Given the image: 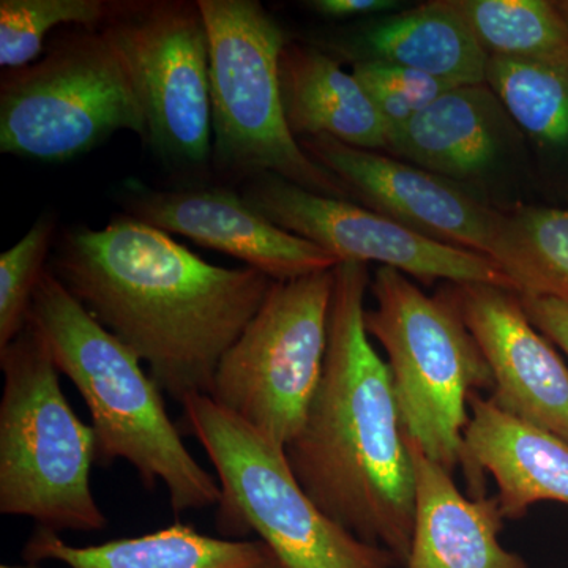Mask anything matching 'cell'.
<instances>
[{"mask_svg": "<svg viewBox=\"0 0 568 568\" xmlns=\"http://www.w3.org/2000/svg\"><path fill=\"white\" fill-rule=\"evenodd\" d=\"M48 268L181 405L211 396L220 361L274 283L246 265L205 263L126 213L63 233Z\"/></svg>", "mask_w": 568, "mask_h": 568, "instance_id": "6da1fadb", "label": "cell"}, {"mask_svg": "<svg viewBox=\"0 0 568 568\" xmlns=\"http://www.w3.org/2000/svg\"><path fill=\"white\" fill-rule=\"evenodd\" d=\"M368 287V265L334 268L323 377L284 457L328 518L405 567L416 519V465L390 369L365 328Z\"/></svg>", "mask_w": 568, "mask_h": 568, "instance_id": "7a4b0ae2", "label": "cell"}, {"mask_svg": "<svg viewBox=\"0 0 568 568\" xmlns=\"http://www.w3.org/2000/svg\"><path fill=\"white\" fill-rule=\"evenodd\" d=\"M29 323L47 339L59 372L89 407L97 465L123 459L145 488L163 484L175 515L219 506L222 487L183 444L162 388L50 268L33 295Z\"/></svg>", "mask_w": 568, "mask_h": 568, "instance_id": "3957f363", "label": "cell"}, {"mask_svg": "<svg viewBox=\"0 0 568 568\" xmlns=\"http://www.w3.org/2000/svg\"><path fill=\"white\" fill-rule=\"evenodd\" d=\"M0 514L39 528L95 532L108 518L91 487L95 433L67 402L47 339L31 323L0 349Z\"/></svg>", "mask_w": 568, "mask_h": 568, "instance_id": "277c9868", "label": "cell"}, {"mask_svg": "<svg viewBox=\"0 0 568 568\" xmlns=\"http://www.w3.org/2000/svg\"><path fill=\"white\" fill-rule=\"evenodd\" d=\"M182 413L179 429L200 440L219 476L220 534L256 532L282 568L399 567L386 548L362 541L328 518L295 480L283 448L211 396H190Z\"/></svg>", "mask_w": 568, "mask_h": 568, "instance_id": "5b68a950", "label": "cell"}, {"mask_svg": "<svg viewBox=\"0 0 568 568\" xmlns=\"http://www.w3.org/2000/svg\"><path fill=\"white\" fill-rule=\"evenodd\" d=\"M365 310L369 338L387 353L406 437L454 474L465 454L469 396L495 387L487 358L446 294L426 295L409 276L379 267Z\"/></svg>", "mask_w": 568, "mask_h": 568, "instance_id": "8992f818", "label": "cell"}, {"mask_svg": "<svg viewBox=\"0 0 568 568\" xmlns=\"http://www.w3.org/2000/svg\"><path fill=\"white\" fill-rule=\"evenodd\" d=\"M211 41L213 156L234 178H278L347 200L343 183L306 155L284 118L283 29L257 0H197Z\"/></svg>", "mask_w": 568, "mask_h": 568, "instance_id": "52a82bcc", "label": "cell"}, {"mask_svg": "<svg viewBox=\"0 0 568 568\" xmlns=\"http://www.w3.org/2000/svg\"><path fill=\"white\" fill-rule=\"evenodd\" d=\"M122 130L148 136L132 74L102 28L63 33L39 61L3 71L2 153L69 162Z\"/></svg>", "mask_w": 568, "mask_h": 568, "instance_id": "ba28073f", "label": "cell"}, {"mask_svg": "<svg viewBox=\"0 0 568 568\" xmlns=\"http://www.w3.org/2000/svg\"><path fill=\"white\" fill-rule=\"evenodd\" d=\"M334 268L272 283L220 361L211 398L276 447L301 433L323 377Z\"/></svg>", "mask_w": 568, "mask_h": 568, "instance_id": "9c48e42d", "label": "cell"}, {"mask_svg": "<svg viewBox=\"0 0 568 568\" xmlns=\"http://www.w3.org/2000/svg\"><path fill=\"white\" fill-rule=\"evenodd\" d=\"M129 67L162 162L200 170L213 156L211 41L200 3L114 2L102 26Z\"/></svg>", "mask_w": 568, "mask_h": 568, "instance_id": "30bf717a", "label": "cell"}, {"mask_svg": "<svg viewBox=\"0 0 568 568\" xmlns=\"http://www.w3.org/2000/svg\"><path fill=\"white\" fill-rule=\"evenodd\" d=\"M244 183L246 203L338 263H377L424 284L484 283L517 293L514 282L487 257L426 237L364 205L308 192L275 174L254 175Z\"/></svg>", "mask_w": 568, "mask_h": 568, "instance_id": "8fae6325", "label": "cell"}, {"mask_svg": "<svg viewBox=\"0 0 568 568\" xmlns=\"http://www.w3.org/2000/svg\"><path fill=\"white\" fill-rule=\"evenodd\" d=\"M298 144L355 200L426 237L487 257L519 293L523 257L510 213L495 211L458 183L392 155L353 148L331 136L302 138Z\"/></svg>", "mask_w": 568, "mask_h": 568, "instance_id": "7c38bea8", "label": "cell"}, {"mask_svg": "<svg viewBox=\"0 0 568 568\" xmlns=\"http://www.w3.org/2000/svg\"><path fill=\"white\" fill-rule=\"evenodd\" d=\"M122 196L126 215L230 254L274 282L332 271L339 264L321 246L276 226L226 186L155 190L130 182Z\"/></svg>", "mask_w": 568, "mask_h": 568, "instance_id": "4fadbf2b", "label": "cell"}, {"mask_svg": "<svg viewBox=\"0 0 568 568\" xmlns=\"http://www.w3.org/2000/svg\"><path fill=\"white\" fill-rule=\"evenodd\" d=\"M443 293L487 358L495 381L491 402L568 443V366L530 323L521 297L484 283L450 284Z\"/></svg>", "mask_w": 568, "mask_h": 568, "instance_id": "5bb4252c", "label": "cell"}, {"mask_svg": "<svg viewBox=\"0 0 568 568\" xmlns=\"http://www.w3.org/2000/svg\"><path fill=\"white\" fill-rule=\"evenodd\" d=\"M469 413L462 463L469 497H487L488 473L506 519L526 517L538 503L568 506L566 439L510 416L478 392L469 396Z\"/></svg>", "mask_w": 568, "mask_h": 568, "instance_id": "9a60e30c", "label": "cell"}, {"mask_svg": "<svg viewBox=\"0 0 568 568\" xmlns=\"http://www.w3.org/2000/svg\"><path fill=\"white\" fill-rule=\"evenodd\" d=\"M518 126L487 84L448 89L387 133L386 151L452 182H477L514 151Z\"/></svg>", "mask_w": 568, "mask_h": 568, "instance_id": "2e32d148", "label": "cell"}, {"mask_svg": "<svg viewBox=\"0 0 568 568\" xmlns=\"http://www.w3.org/2000/svg\"><path fill=\"white\" fill-rule=\"evenodd\" d=\"M409 447L416 465V519L403 568H529L499 544L506 518L497 497L463 495L454 474Z\"/></svg>", "mask_w": 568, "mask_h": 568, "instance_id": "e0dca14e", "label": "cell"}, {"mask_svg": "<svg viewBox=\"0 0 568 568\" xmlns=\"http://www.w3.org/2000/svg\"><path fill=\"white\" fill-rule=\"evenodd\" d=\"M278 71L284 118L295 140L331 136L365 151H386V123L364 85L335 58L287 41Z\"/></svg>", "mask_w": 568, "mask_h": 568, "instance_id": "ac0fdd59", "label": "cell"}, {"mask_svg": "<svg viewBox=\"0 0 568 568\" xmlns=\"http://www.w3.org/2000/svg\"><path fill=\"white\" fill-rule=\"evenodd\" d=\"M22 556L31 564L58 560L69 568H282L263 540L209 537L179 523L95 547H73L54 530L37 528Z\"/></svg>", "mask_w": 568, "mask_h": 568, "instance_id": "d6986e66", "label": "cell"}, {"mask_svg": "<svg viewBox=\"0 0 568 568\" xmlns=\"http://www.w3.org/2000/svg\"><path fill=\"white\" fill-rule=\"evenodd\" d=\"M364 43L366 59L420 71L452 88L484 84L487 78V52L443 0L379 22Z\"/></svg>", "mask_w": 568, "mask_h": 568, "instance_id": "ffe728a7", "label": "cell"}, {"mask_svg": "<svg viewBox=\"0 0 568 568\" xmlns=\"http://www.w3.org/2000/svg\"><path fill=\"white\" fill-rule=\"evenodd\" d=\"M485 84L530 140L568 149V44L525 58H489Z\"/></svg>", "mask_w": 568, "mask_h": 568, "instance_id": "44dd1931", "label": "cell"}, {"mask_svg": "<svg viewBox=\"0 0 568 568\" xmlns=\"http://www.w3.org/2000/svg\"><path fill=\"white\" fill-rule=\"evenodd\" d=\"M488 58H525L568 44L555 0H443Z\"/></svg>", "mask_w": 568, "mask_h": 568, "instance_id": "7402d4cb", "label": "cell"}, {"mask_svg": "<svg viewBox=\"0 0 568 568\" xmlns=\"http://www.w3.org/2000/svg\"><path fill=\"white\" fill-rule=\"evenodd\" d=\"M112 6L106 0H2L0 65L13 70L39 61L48 33L61 26L102 28Z\"/></svg>", "mask_w": 568, "mask_h": 568, "instance_id": "603a6c76", "label": "cell"}, {"mask_svg": "<svg viewBox=\"0 0 568 568\" xmlns=\"http://www.w3.org/2000/svg\"><path fill=\"white\" fill-rule=\"evenodd\" d=\"M510 220L523 257L518 295L568 304V205L521 207L510 213Z\"/></svg>", "mask_w": 568, "mask_h": 568, "instance_id": "cb8c5ba5", "label": "cell"}, {"mask_svg": "<svg viewBox=\"0 0 568 568\" xmlns=\"http://www.w3.org/2000/svg\"><path fill=\"white\" fill-rule=\"evenodd\" d=\"M55 224L54 215L43 213L28 234L0 256V349L29 323L33 295L48 268Z\"/></svg>", "mask_w": 568, "mask_h": 568, "instance_id": "d4e9b609", "label": "cell"}, {"mask_svg": "<svg viewBox=\"0 0 568 568\" xmlns=\"http://www.w3.org/2000/svg\"><path fill=\"white\" fill-rule=\"evenodd\" d=\"M353 73L355 78L379 82L405 97L416 112L425 110L448 89H454L446 82L420 73V71L406 69V67L395 65L390 62L373 61V59H361L355 63Z\"/></svg>", "mask_w": 568, "mask_h": 568, "instance_id": "484cf974", "label": "cell"}, {"mask_svg": "<svg viewBox=\"0 0 568 568\" xmlns=\"http://www.w3.org/2000/svg\"><path fill=\"white\" fill-rule=\"evenodd\" d=\"M521 302L530 323L568 358V304L558 298L538 295H525Z\"/></svg>", "mask_w": 568, "mask_h": 568, "instance_id": "4316f807", "label": "cell"}, {"mask_svg": "<svg viewBox=\"0 0 568 568\" xmlns=\"http://www.w3.org/2000/svg\"><path fill=\"white\" fill-rule=\"evenodd\" d=\"M308 6L321 17L338 20V18L384 13V11L395 10L398 2L395 0H313Z\"/></svg>", "mask_w": 568, "mask_h": 568, "instance_id": "83f0119b", "label": "cell"}, {"mask_svg": "<svg viewBox=\"0 0 568 568\" xmlns=\"http://www.w3.org/2000/svg\"><path fill=\"white\" fill-rule=\"evenodd\" d=\"M555 2L556 7H558L560 14H562L564 20H566L568 26V0H555Z\"/></svg>", "mask_w": 568, "mask_h": 568, "instance_id": "f1b7e54d", "label": "cell"}, {"mask_svg": "<svg viewBox=\"0 0 568 568\" xmlns=\"http://www.w3.org/2000/svg\"><path fill=\"white\" fill-rule=\"evenodd\" d=\"M0 568H37V567L2 566Z\"/></svg>", "mask_w": 568, "mask_h": 568, "instance_id": "f546056e", "label": "cell"}]
</instances>
